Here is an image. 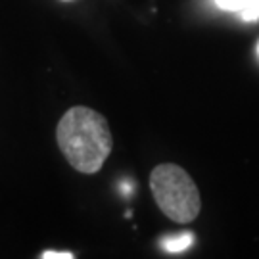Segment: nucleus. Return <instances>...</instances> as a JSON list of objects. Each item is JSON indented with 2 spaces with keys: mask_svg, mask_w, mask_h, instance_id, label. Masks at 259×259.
Here are the masks:
<instances>
[{
  "mask_svg": "<svg viewBox=\"0 0 259 259\" xmlns=\"http://www.w3.org/2000/svg\"><path fill=\"white\" fill-rule=\"evenodd\" d=\"M58 148L75 171L94 175L113 148V137L102 113L87 106L69 108L56 127Z\"/></svg>",
  "mask_w": 259,
  "mask_h": 259,
  "instance_id": "nucleus-1",
  "label": "nucleus"
},
{
  "mask_svg": "<svg viewBox=\"0 0 259 259\" xmlns=\"http://www.w3.org/2000/svg\"><path fill=\"white\" fill-rule=\"evenodd\" d=\"M150 190L157 207L171 221L190 223L200 215V190L181 165L159 163L154 167L150 173Z\"/></svg>",
  "mask_w": 259,
  "mask_h": 259,
  "instance_id": "nucleus-2",
  "label": "nucleus"
},
{
  "mask_svg": "<svg viewBox=\"0 0 259 259\" xmlns=\"http://www.w3.org/2000/svg\"><path fill=\"white\" fill-rule=\"evenodd\" d=\"M194 242V234L192 232H183V234H175V236H167L161 240V248L169 253H179L190 248Z\"/></svg>",
  "mask_w": 259,
  "mask_h": 259,
  "instance_id": "nucleus-3",
  "label": "nucleus"
},
{
  "mask_svg": "<svg viewBox=\"0 0 259 259\" xmlns=\"http://www.w3.org/2000/svg\"><path fill=\"white\" fill-rule=\"evenodd\" d=\"M217 6L221 10H227V12H238L240 14L242 10H246L250 4H253L255 0H215Z\"/></svg>",
  "mask_w": 259,
  "mask_h": 259,
  "instance_id": "nucleus-4",
  "label": "nucleus"
},
{
  "mask_svg": "<svg viewBox=\"0 0 259 259\" xmlns=\"http://www.w3.org/2000/svg\"><path fill=\"white\" fill-rule=\"evenodd\" d=\"M240 18L244 19V21H257L259 19V0H255L253 4H250L246 10H242Z\"/></svg>",
  "mask_w": 259,
  "mask_h": 259,
  "instance_id": "nucleus-5",
  "label": "nucleus"
},
{
  "mask_svg": "<svg viewBox=\"0 0 259 259\" xmlns=\"http://www.w3.org/2000/svg\"><path fill=\"white\" fill-rule=\"evenodd\" d=\"M75 255L71 251H54V250H47L40 253V259H73Z\"/></svg>",
  "mask_w": 259,
  "mask_h": 259,
  "instance_id": "nucleus-6",
  "label": "nucleus"
},
{
  "mask_svg": "<svg viewBox=\"0 0 259 259\" xmlns=\"http://www.w3.org/2000/svg\"><path fill=\"white\" fill-rule=\"evenodd\" d=\"M257 54H259V45H257Z\"/></svg>",
  "mask_w": 259,
  "mask_h": 259,
  "instance_id": "nucleus-7",
  "label": "nucleus"
}]
</instances>
